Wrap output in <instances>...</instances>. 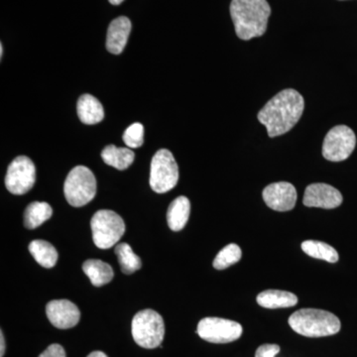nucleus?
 Instances as JSON below:
<instances>
[{
  "label": "nucleus",
  "mask_w": 357,
  "mask_h": 357,
  "mask_svg": "<svg viewBox=\"0 0 357 357\" xmlns=\"http://www.w3.org/2000/svg\"><path fill=\"white\" fill-rule=\"evenodd\" d=\"M191 213V203L184 196L178 197L169 206L167 222L174 231H180L185 227Z\"/></svg>",
  "instance_id": "obj_16"
},
{
  "label": "nucleus",
  "mask_w": 357,
  "mask_h": 357,
  "mask_svg": "<svg viewBox=\"0 0 357 357\" xmlns=\"http://www.w3.org/2000/svg\"><path fill=\"white\" fill-rule=\"evenodd\" d=\"M294 332L307 337H328L342 328L340 319L333 312L319 309H301L289 318Z\"/></svg>",
  "instance_id": "obj_3"
},
{
  "label": "nucleus",
  "mask_w": 357,
  "mask_h": 357,
  "mask_svg": "<svg viewBox=\"0 0 357 357\" xmlns=\"http://www.w3.org/2000/svg\"><path fill=\"white\" fill-rule=\"evenodd\" d=\"M6 352V340H4L3 333H0V357H3Z\"/></svg>",
  "instance_id": "obj_28"
},
{
  "label": "nucleus",
  "mask_w": 357,
  "mask_h": 357,
  "mask_svg": "<svg viewBox=\"0 0 357 357\" xmlns=\"http://www.w3.org/2000/svg\"><path fill=\"white\" fill-rule=\"evenodd\" d=\"M36 181V168L32 160L20 156L8 167L6 177L7 190L13 195H24L32 189Z\"/></svg>",
  "instance_id": "obj_10"
},
{
  "label": "nucleus",
  "mask_w": 357,
  "mask_h": 357,
  "mask_svg": "<svg viewBox=\"0 0 357 357\" xmlns=\"http://www.w3.org/2000/svg\"><path fill=\"white\" fill-rule=\"evenodd\" d=\"M123 141L126 146L134 149L142 146L144 142V128L141 123H133L123 133Z\"/></svg>",
  "instance_id": "obj_25"
},
{
  "label": "nucleus",
  "mask_w": 357,
  "mask_h": 357,
  "mask_svg": "<svg viewBox=\"0 0 357 357\" xmlns=\"http://www.w3.org/2000/svg\"><path fill=\"white\" fill-rule=\"evenodd\" d=\"M29 251L36 262L47 269L55 266L58 261L57 250L47 241H33L29 244Z\"/></svg>",
  "instance_id": "obj_21"
},
{
  "label": "nucleus",
  "mask_w": 357,
  "mask_h": 357,
  "mask_svg": "<svg viewBox=\"0 0 357 357\" xmlns=\"http://www.w3.org/2000/svg\"><path fill=\"white\" fill-rule=\"evenodd\" d=\"M243 251L236 243L225 246L213 260V267L217 270L227 269L241 259Z\"/></svg>",
  "instance_id": "obj_24"
},
{
  "label": "nucleus",
  "mask_w": 357,
  "mask_h": 357,
  "mask_svg": "<svg viewBox=\"0 0 357 357\" xmlns=\"http://www.w3.org/2000/svg\"><path fill=\"white\" fill-rule=\"evenodd\" d=\"M2 56H3V46H2V44H0V57L2 58Z\"/></svg>",
  "instance_id": "obj_31"
},
{
  "label": "nucleus",
  "mask_w": 357,
  "mask_h": 357,
  "mask_svg": "<svg viewBox=\"0 0 357 357\" xmlns=\"http://www.w3.org/2000/svg\"><path fill=\"white\" fill-rule=\"evenodd\" d=\"M165 335L163 318L154 310H143L134 316L132 337L143 349H152L161 345Z\"/></svg>",
  "instance_id": "obj_4"
},
{
  "label": "nucleus",
  "mask_w": 357,
  "mask_h": 357,
  "mask_svg": "<svg viewBox=\"0 0 357 357\" xmlns=\"http://www.w3.org/2000/svg\"><path fill=\"white\" fill-rule=\"evenodd\" d=\"M303 204L309 208L332 210L342 204V195L333 185L317 183L307 185Z\"/></svg>",
  "instance_id": "obj_11"
},
{
  "label": "nucleus",
  "mask_w": 357,
  "mask_h": 357,
  "mask_svg": "<svg viewBox=\"0 0 357 357\" xmlns=\"http://www.w3.org/2000/svg\"><path fill=\"white\" fill-rule=\"evenodd\" d=\"M262 197L265 204L272 210L289 211L295 208L297 191L291 183H273L263 190Z\"/></svg>",
  "instance_id": "obj_12"
},
{
  "label": "nucleus",
  "mask_w": 357,
  "mask_h": 357,
  "mask_svg": "<svg viewBox=\"0 0 357 357\" xmlns=\"http://www.w3.org/2000/svg\"><path fill=\"white\" fill-rule=\"evenodd\" d=\"M241 324L222 318H204L199 321L197 333L199 337L211 344H229L243 335Z\"/></svg>",
  "instance_id": "obj_9"
},
{
  "label": "nucleus",
  "mask_w": 357,
  "mask_h": 357,
  "mask_svg": "<svg viewBox=\"0 0 357 357\" xmlns=\"http://www.w3.org/2000/svg\"><path fill=\"white\" fill-rule=\"evenodd\" d=\"M93 243L98 248L109 249L121 241L126 232V225L121 215L114 211H96L91 220Z\"/></svg>",
  "instance_id": "obj_5"
},
{
  "label": "nucleus",
  "mask_w": 357,
  "mask_h": 357,
  "mask_svg": "<svg viewBox=\"0 0 357 357\" xmlns=\"http://www.w3.org/2000/svg\"><path fill=\"white\" fill-rule=\"evenodd\" d=\"M115 255L119 258L121 271L124 274H133L141 268V259L139 256L134 253L132 248L128 243H121L115 248Z\"/></svg>",
  "instance_id": "obj_23"
},
{
  "label": "nucleus",
  "mask_w": 357,
  "mask_h": 357,
  "mask_svg": "<svg viewBox=\"0 0 357 357\" xmlns=\"http://www.w3.org/2000/svg\"><path fill=\"white\" fill-rule=\"evenodd\" d=\"M88 357H107V356L102 351H93Z\"/></svg>",
  "instance_id": "obj_29"
},
{
  "label": "nucleus",
  "mask_w": 357,
  "mask_h": 357,
  "mask_svg": "<svg viewBox=\"0 0 357 357\" xmlns=\"http://www.w3.org/2000/svg\"><path fill=\"white\" fill-rule=\"evenodd\" d=\"M46 314L54 326L61 330L74 328L81 319L79 307L69 300H54L46 307Z\"/></svg>",
  "instance_id": "obj_13"
},
{
  "label": "nucleus",
  "mask_w": 357,
  "mask_h": 357,
  "mask_svg": "<svg viewBox=\"0 0 357 357\" xmlns=\"http://www.w3.org/2000/svg\"><path fill=\"white\" fill-rule=\"evenodd\" d=\"M307 255L316 259L325 260L326 262L335 263L340 259L337 251L330 244L318 241H306L301 245Z\"/></svg>",
  "instance_id": "obj_22"
},
{
  "label": "nucleus",
  "mask_w": 357,
  "mask_h": 357,
  "mask_svg": "<svg viewBox=\"0 0 357 357\" xmlns=\"http://www.w3.org/2000/svg\"><path fill=\"white\" fill-rule=\"evenodd\" d=\"M123 1L124 0H109L110 3L114 4V6H119Z\"/></svg>",
  "instance_id": "obj_30"
},
{
  "label": "nucleus",
  "mask_w": 357,
  "mask_h": 357,
  "mask_svg": "<svg viewBox=\"0 0 357 357\" xmlns=\"http://www.w3.org/2000/svg\"><path fill=\"white\" fill-rule=\"evenodd\" d=\"M280 352V347L277 344H263L258 347L255 357H275Z\"/></svg>",
  "instance_id": "obj_26"
},
{
  "label": "nucleus",
  "mask_w": 357,
  "mask_h": 357,
  "mask_svg": "<svg viewBox=\"0 0 357 357\" xmlns=\"http://www.w3.org/2000/svg\"><path fill=\"white\" fill-rule=\"evenodd\" d=\"M53 215L50 204L45 202H34L26 208L24 225L26 229H34L43 225Z\"/></svg>",
  "instance_id": "obj_20"
},
{
  "label": "nucleus",
  "mask_w": 357,
  "mask_h": 357,
  "mask_svg": "<svg viewBox=\"0 0 357 357\" xmlns=\"http://www.w3.org/2000/svg\"><path fill=\"white\" fill-rule=\"evenodd\" d=\"M177 162L169 150L161 149L154 155L150 170V187L155 192L164 194L178 184Z\"/></svg>",
  "instance_id": "obj_7"
},
{
  "label": "nucleus",
  "mask_w": 357,
  "mask_h": 357,
  "mask_svg": "<svg viewBox=\"0 0 357 357\" xmlns=\"http://www.w3.org/2000/svg\"><path fill=\"white\" fill-rule=\"evenodd\" d=\"M64 192L70 206L76 208L86 206L93 201L96 194L95 175L88 167H75L66 178Z\"/></svg>",
  "instance_id": "obj_6"
},
{
  "label": "nucleus",
  "mask_w": 357,
  "mask_h": 357,
  "mask_svg": "<svg viewBox=\"0 0 357 357\" xmlns=\"http://www.w3.org/2000/svg\"><path fill=\"white\" fill-rule=\"evenodd\" d=\"M84 274L89 277L96 287H102L114 279V273L112 266L102 260L89 259L83 264Z\"/></svg>",
  "instance_id": "obj_18"
},
{
  "label": "nucleus",
  "mask_w": 357,
  "mask_h": 357,
  "mask_svg": "<svg viewBox=\"0 0 357 357\" xmlns=\"http://www.w3.org/2000/svg\"><path fill=\"white\" fill-rule=\"evenodd\" d=\"M356 146V136L347 126H337L326 134L323 144V156L332 162L344 161Z\"/></svg>",
  "instance_id": "obj_8"
},
{
  "label": "nucleus",
  "mask_w": 357,
  "mask_h": 357,
  "mask_svg": "<svg viewBox=\"0 0 357 357\" xmlns=\"http://www.w3.org/2000/svg\"><path fill=\"white\" fill-rule=\"evenodd\" d=\"M134 152L130 148H119L109 145L102 150V158L107 165L117 170H126L134 161Z\"/></svg>",
  "instance_id": "obj_19"
},
{
  "label": "nucleus",
  "mask_w": 357,
  "mask_h": 357,
  "mask_svg": "<svg viewBox=\"0 0 357 357\" xmlns=\"http://www.w3.org/2000/svg\"><path fill=\"white\" fill-rule=\"evenodd\" d=\"M130 32L131 21L126 16L112 20L107 30V51L114 55H119L126 48Z\"/></svg>",
  "instance_id": "obj_14"
},
{
  "label": "nucleus",
  "mask_w": 357,
  "mask_h": 357,
  "mask_svg": "<svg viewBox=\"0 0 357 357\" xmlns=\"http://www.w3.org/2000/svg\"><path fill=\"white\" fill-rule=\"evenodd\" d=\"M304 107V98L297 91L284 89L260 110L258 121L266 128L270 137H277L287 133L299 122Z\"/></svg>",
  "instance_id": "obj_1"
},
{
  "label": "nucleus",
  "mask_w": 357,
  "mask_h": 357,
  "mask_svg": "<svg viewBox=\"0 0 357 357\" xmlns=\"http://www.w3.org/2000/svg\"><path fill=\"white\" fill-rule=\"evenodd\" d=\"M77 115L83 123L93 126L102 121L105 112L102 103L95 96L83 95L77 100Z\"/></svg>",
  "instance_id": "obj_15"
},
{
  "label": "nucleus",
  "mask_w": 357,
  "mask_h": 357,
  "mask_svg": "<svg viewBox=\"0 0 357 357\" xmlns=\"http://www.w3.org/2000/svg\"><path fill=\"white\" fill-rule=\"evenodd\" d=\"M229 10L239 39L248 41L266 32L271 14L266 0H232Z\"/></svg>",
  "instance_id": "obj_2"
},
{
  "label": "nucleus",
  "mask_w": 357,
  "mask_h": 357,
  "mask_svg": "<svg viewBox=\"0 0 357 357\" xmlns=\"http://www.w3.org/2000/svg\"><path fill=\"white\" fill-rule=\"evenodd\" d=\"M257 303L259 306L266 309H281L296 306L298 297L287 291L266 290L257 296Z\"/></svg>",
  "instance_id": "obj_17"
},
{
  "label": "nucleus",
  "mask_w": 357,
  "mask_h": 357,
  "mask_svg": "<svg viewBox=\"0 0 357 357\" xmlns=\"http://www.w3.org/2000/svg\"><path fill=\"white\" fill-rule=\"evenodd\" d=\"M39 357H66V352L62 345L54 344L48 347V349H45Z\"/></svg>",
  "instance_id": "obj_27"
}]
</instances>
